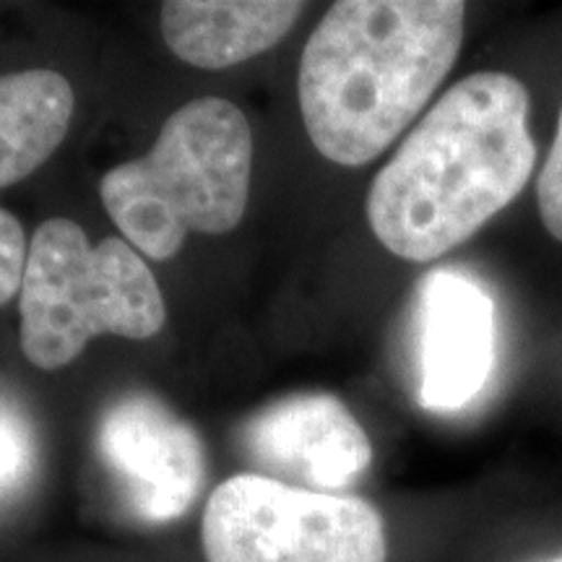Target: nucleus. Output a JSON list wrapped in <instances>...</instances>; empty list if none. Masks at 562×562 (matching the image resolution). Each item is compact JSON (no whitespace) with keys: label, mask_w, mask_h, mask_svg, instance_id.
I'll return each mask as SVG.
<instances>
[{"label":"nucleus","mask_w":562,"mask_h":562,"mask_svg":"<svg viewBox=\"0 0 562 562\" xmlns=\"http://www.w3.org/2000/svg\"><path fill=\"white\" fill-rule=\"evenodd\" d=\"M529 110L526 83L501 70L448 89L372 180L368 222L383 248L438 261L510 206L537 165Z\"/></svg>","instance_id":"1"},{"label":"nucleus","mask_w":562,"mask_h":562,"mask_svg":"<svg viewBox=\"0 0 562 562\" xmlns=\"http://www.w3.org/2000/svg\"><path fill=\"white\" fill-rule=\"evenodd\" d=\"M461 0H341L300 60L302 123L321 157L362 167L389 149L459 58Z\"/></svg>","instance_id":"2"},{"label":"nucleus","mask_w":562,"mask_h":562,"mask_svg":"<svg viewBox=\"0 0 562 562\" xmlns=\"http://www.w3.org/2000/svg\"><path fill=\"white\" fill-rule=\"evenodd\" d=\"M252 133L240 108L199 97L172 112L151 151L100 182L110 220L151 261H170L191 232L227 235L248 209Z\"/></svg>","instance_id":"3"},{"label":"nucleus","mask_w":562,"mask_h":562,"mask_svg":"<svg viewBox=\"0 0 562 562\" xmlns=\"http://www.w3.org/2000/svg\"><path fill=\"white\" fill-rule=\"evenodd\" d=\"M21 349L40 370L66 368L94 336L151 339L165 326V297L128 240L91 245L87 232L53 216L34 232L19 290Z\"/></svg>","instance_id":"4"},{"label":"nucleus","mask_w":562,"mask_h":562,"mask_svg":"<svg viewBox=\"0 0 562 562\" xmlns=\"http://www.w3.org/2000/svg\"><path fill=\"white\" fill-rule=\"evenodd\" d=\"M209 562H385L383 516L357 495L311 492L263 474L211 492L201 524Z\"/></svg>","instance_id":"5"},{"label":"nucleus","mask_w":562,"mask_h":562,"mask_svg":"<svg viewBox=\"0 0 562 562\" xmlns=\"http://www.w3.org/2000/svg\"><path fill=\"white\" fill-rule=\"evenodd\" d=\"M97 456L138 521L186 516L206 482L199 432L151 393H128L104 409Z\"/></svg>","instance_id":"6"},{"label":"nucleus","mask_w":562,"mask_h":562,"mask_svg":"<svg viewBox=\"0 0 562 562\" xmlns=\"http://www.w3.org/2000/svg\"><path fill=\"white\" fill-rule=\"evenodd\" d=\"M243 448L263 476L331 495L355 487L372 463L368 432L331 393H297L258 412L243 427Z\"/></svg>","instance_id":"7"},{"label":"nucleus","mask_w":562,"mask_h":562,"mask_svg":"<svg viewBox=\"0 0 562 562\" xmlns=\"http://www.w3.org/2000/svg\"><path fill=\"white\" fill-rule=\"evenodd\" d=\"M495 364V302L480 281L440 269L419 290V402L463 409Z\"/></svg>","instance_id":"8"},{"label":"nucleus","mask_w":562,"mask_h":562,"mask_svg":"<svg viewBox=\"0 0 562 562\" xmlns=\"http://www.w3.org/2000/svg\"><path fill=\"white\" fill-rule=\"evenodd\" d=\"M302 11V3L284 0H167L159 26L180 60L224 70L279 45Z\"/></svg>","instance_id":"9"},{"label":"nucleus","mask_w":562,"mask_h":562,"mask_svg":"<svg viewBox=\"0 0 562 562\" xmlns=\"http://www.w3.org/2000/svg\"><path fill=\"white\" fill-rule=\"evenodd\" d=\"M74 104V87L58 70L0 76V188L26 180L58 151Z\"/></svg>","instance_id":"10"},{"label":"nucleus","mask_w":562,"mask_h":562,"mask_svg":"<svg viewBox=\"0 0 562 562\" xmlns=\"http://www.w3.org/2000/svg\"><path fill=\"white\" fill-rule=\"evenodd\" d=\"M26 243L24 227L11 211L0 209V307L9 305L21 290V279H24Z\"/></svg>","instance_id":"11"},{"label":"nucleus","mask_w":562,"mask_h":562,"mask_svg":"<svg viewBox=\"0 0 562 562\" xmlns=\"http://www.w3.org/2000/svg\"><path fill=\"white\" fill-rule=\"evenodd\" d=\"M537 209L544 229L562 243V110L550 154L537 178Z\"/></svg>","instance_id":"12"},{"label":"nucleus","mask_w":562,"mask_h":562,"mask_svg":"<svg viewBox=\"0 0 562 562\" xmlns=\"http://www.w3.org/2000/svg\"><path fill=\"white\" fill-rule=\"evenodd\" d=\"M32 461V442L26 427L13 412L0 406V495L9 492Z\"/></svg>","instance_id":"13"},{"label":"nucleus","mask_w":562,"mask_h":562,"mask_svg":"<svg viewBox=\"0 0 562 562\" xmlns=\"http://www.w3.org/2000/svg\"><path fill=\"white\" fill-rule=\"evenodd\" d=\"M554 562H562V558H560V560H554Z\"/></svg>","instance_id":"14"}]
</instances>
